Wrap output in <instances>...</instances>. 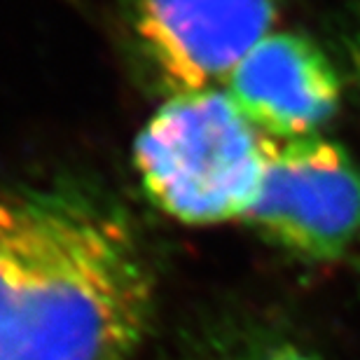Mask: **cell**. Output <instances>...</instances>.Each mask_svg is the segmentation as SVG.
<instances>
[{"mask_svg": "<svg viewBox=\"0 0 360 360\" xmlns=\"http://www.w3.org/2000/svg\"><path fill=\"white\" fill-rule=\"evenodd\" d=\"M134 236L75 194L0 197V360H129L153 319Z\"/></svg>", "mask_w": 360, "mask_h": 360, "instance_id": "cell-1", "label": "cell"}, {"mask_svg": "<svg viewBox=\"0 0 360 360\" xmlns=\"http://www.w3.org/2000/svg\"><path fill=\"white\" fill-rule=\"evenodd\" d=\"M274 141L260 134L222 87L171 94L134 143L150 201L183 225L246 220Z\"/></svg>", "mask_w": 360, "mask_h": 360, "instance_id": "cell-2", "label": "cell"}, {"mask_svg": "<svg viewBox=\"0 0 360 360\" xmlns=\"http://www.w3.org/2000/svg\"><path fill=\"white\" fill-rule=\"evenodd\" d=\"M246 220L295 255L340 260L360 239V169L342 146L319 134L274 141Z\"/></svg>", "mask_w": 360, "mask_h": 360, "instance_id": "cell-3", "label": "cell"}, {"mask_svg": "<svg viewBox=\"0 0 360 360\" xmlns=\"http://www.w3.org/2000/svg\"><path fill=\"white\" fill-rule=\"evenodd\" d=\"M351 54H354V66H356V73L360 77V14H358V24H356V31H354V40H351Z\"/></svg>", "mask_w": 360, "mask_h": 360, "instance_id": "cell-6", "label": "cell"}, {"mask_svg": "<svg viewBox=\"0 0 360 360\" xmlns=\"http://www.w3.org/2000/svg\"><path fill=\"white\" fill-rule=\"evenodd\" d=\"M222 89L271 141L316 136L342 98V82L326 52L307 35L288 31H271L257 42Z\"/></svg>", "mask_w": 360, "mask_h": 360, "instance_id": "cell-5", "label": "cell"}, {"mask_svg": "<svg viewBox=\"0 0 360 360\" xmlns=\"http://www.w3.org/2000/svg\"><path fill=\"white\" fill-rule=\"evenodd\" d=\"M281 0H136L134 33L171 94L225 84L271 33Z\"/></svg>", "mask_w": 360, "mask_h": 360, "instance_id": "cell-4", "label": "cell"}]
</instances>
